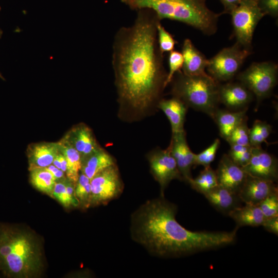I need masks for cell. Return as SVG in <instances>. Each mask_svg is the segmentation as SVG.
Returning <instances> with one entry per match:
<instances>
[{
	"mask_svg": "<svg viewBox=\"0 0 278 278\" xmlns=\"http://www.w3.org/2000/svg\"><path fill=\"white\" fill-rule=\"evenodd\" d=\"M58 143L60 151L67 162L66 178L75 184L81 169V156L64 136Z\"/></svg>",
	"mask_w": 278,
	"mask_h": 278,
	"instance_id": "24",
	"label": "cell"
},
{
	"mask_svg": "<svg viewBox=\"0 0 278 278\" xmlns=\"http://www.w3.org/2000/svg\"><path fill=\"white\" fill-rule=\"evenodd\" d=\"M132 10H153L161 20L169 19L191 26L206 36L214 34L222 13L210 9L206 0H120Z\"/></svg>",
	"mask_w": 278,
	"mask_h": 278,
	"instance_id": "4",
	"label": "cell"
},
{
	"mask_svg": "<svg viewBox=\"0 0 278 278\" xmlns=\"http://www.w3.org/2000/svg\"><path fill=\"white\" fill-rule=\"evenodd\" d=\"M90 206L106 204L122 192L123 184L116 164L95 175L91 180Z\"/></svg>",
	"mask_w": 278,
	"mask_h": 278,
	"instance_id": "9",
	"label": "cell"
},
{
	"mask_svg": "<svg viewBox=\"0 0 278 278\" xmlns=\"http://www.w3.org/2000/svg\"><path fill=\"white\" fill-rule=\"evenodd\" d=\"M220 140L216 138L213 143L199 153L195 154L194 165H201L204 167L210 166L214 160L220 145Z\"/></svg>",
	"mask_w": 278,
	"mask_h": 278,
	"instance_id": "32",
	"label": "cell"
},
{
	"mask_svg": "<svg viewBox=\"0 0 278 278\" xmlns=\"http://www.w3.org/2000/svg\"><path fill=\"white\" fill-rule=\"evenodd\" d=\"M247 109L239 111H229L218 109L213 117L217 124L221 137L227 140L232 131L245 119Z\"/></svg>",
	"mask_w": 278,
	"mask_h": 278,
	"instance_id": "22",
	"label": "cell"
},
{
	"mask_svg": "<svg viewBox=\"0 0 278 278\" xmlns=\"http://www.w3.org/2000/svg\"><path fill=\"white\" fill-rule=\"evenodd\" d=\"M91 192L90 179L80 172L75 183V195L81 207L86 208L90 206Z\"/></svg>",
	"mask_w": 278,
	"mask_h": 278,
	"instance_id": "28",
	"label": "cell"
},
{
	"mask_svg": "<svg viewBox=\"0 0 278 278\" xmlns=\"http://www.w3.org/2000/svg\"><path fill=\"white\" fill-rule=\"evenodd\" d=\"M31 184L39 191L51 197L56 184V180L46 168H36L29 170Z\"/></svg>",
	"mask_w": 278,
	"mask_h": 278,
	"instance_id": "25",
	"label": "cell"
},
{
	"mask_svg": "<svg viewBox=\"0 0 278 278\" xmlns=\"http://www.w3.org/2000/svg\"><path fill=\"white\" fill-rule=\"evenodd\" d=\"M59 152L58 142L30 144L26 150L29 170L48 166Z\"/></svg>",
	"mask_w": 278,
	"mask_h": 278,
	"instance_id": "16",
	"label": "cell"
},
{
	"mask_svg": "<svg viewBox=\"0 0 278 278\" xmlns=\"http://www.w3.org/2000/svg\"><path fill=\"white\" fill-rule=\"evenodd\" d=\"M277 191L275 182L247 174L238 196L245 204L258 205L267 196Z\"/></svg>",
	"mask_w": 278,
	"mask_h": 278,
	"instance_id": "15",
	"label": "cell"
},
{
	"mask_svg": "<svg viewBox=\"0 0 278 278\" xmlns=\"http://www.w3.org/2000/svg\"><path fill=\"white\" fill-rule=\"evenodd\" d=\"M250 176L276 182L278 179L277 159L261 146L252 147L249 162L242 167Z\"/></svg>",
	"mask_w": 278,
	"mask_h": 278,
	"instance_id": "11",
	"label": "cell"
},
{
	"mask_svg": "<svg viewBox=\"0 0 278 278\" xmlns=\"http://www.w3.org/2000/svg\"><path fill=\"white\" fill-rule=\"evenodd\" d=\"M262 226L267 231L278 235V216L265 218Z\"/></svg>",
	"mask_w": 278,
	"mask_h": 278,
	"instance_id": "37",
	"label": "cell"
},
{
	"mask_svg": "<svg viewBox=\"0 0 278 278\" xmlns=\"http://www.w3.org/2000/svg\"><path fill=\"white\" fill-rule=\"evenodd\" d=\"M247 120V119H245L232 131L229 137L226 140L230 145H250L249 142V129L248 127Z\"/></svg>",
	"mask_w": 278,
	"mask_h": 278,
	"instance_id": "30",
	"label": "cell"
},
{
	"mask_svg": "<svg viewBox=\"0 0 278 278\" xmlns=\"http://www.w3.org/2000/svg\"><path fill=\"white\" fill-rule=\"evenodd\" d=\"M183 64V58L181 52L174 50L169 52L168 56L169 72L167 73L166 86L170 83L175 74L182 70Z\"/></svg>",
	"mask_w": 278,
	"mask_h": 278,
	"instance_id": "35",
	"label": "cell"
},
{
	"mask_svg": "<svg viewBox=\"0 0 278 278\" xmlns=\"http://www.w3.org/2000/svg\"><path fill=\"white\" fill-rule=\"evenodd\" d=\"M272 132V126L265 121L256 120L249 129V142L252 147H260Z\"/></svg>",
	"mask_w": 278,
	"mask_h": 278,
	"instance_id": "27",
	"label": "cell"
},
{
	"mask_svg": "<svg viewBox=\"0 0 278 278\" xmlns=\"http://www.w3.org/2000/svg\"><path fill=\"white\" fill-rule=\"evenodd\" d=\"M161 20L152 10L136 11L134 22L116 32L112 66L122 121H140L154 114L167 86L164 54L159 47L157 26Z\"/></svg>",
	"mask_w": 278,
	"mask_h": 278,
	"instance_id": "1",
	"label": "cell"
},
{
	"mask_svg": "<svg viewBox=\"0 0 278 278\" xmlns=\"http://www.w3.org/2000/svg\"><path fill=\"white\" fill-rule=\"evenodd\" d=\"M253 96L252 93L240 82H228L219 85V102L231 111L247 109Z\"/></svg>",
	"mask_w": 278,
	"mask_h": 278,
	"instance_id": "14",
	"label": "cell"
},
{
	"mask_svg": "<svg viewBox=\"0 0 278 278\" xmlns=\"http://www.w3.org/2000/svg\"><path fill=\"white\" fill-rule=\"evenodd\" d=\"M114 164L116 163L114 158L101 147L82 158L80 172L91 180L97 173Z\"/></svg>",
	"mask_w": 278,
	"mask_h": 278,
	"instance_id": "21",
	"label": "cell"
},
{
	"mask_svg": "<svg viewBox=\"0 0 278 278\" xmlns=\"http://www.w3.org/2000/svg\"><path fill=\"white\" fill-rule=\"evenodd\" d=\"M258 205L265 218L278 216V191L267 196Z\"/></svg>",
	"mask_w": 278,
	"mask_h": 278,
	"instance_id": "34",
	"label": "cell"
},
{
	"mask_svg": "<svg viewBox=\"0 0 278 278\" xmlns=\"http://www.w3.org/2000/svg\"><path fill=\"white\" fill-rule=\"evenodd\" d=\"M44 268L40 241L26 229L0 223V271L11 278L39 276Z\"/></svg>",
	"mask_w": 278,
	"mask_h": 278,
	"instance_id": "3",
	"label": "cell"
},
{
	"mask_svg": "<svg viewBox=\"0 0 278 278\" xmlns=\"http://www.w3.org/2000/svg\"><path fill=\"white\" fill-rule=\"evenodd\" d=\"M177 206L161 196L148 200L132 214V238L151 254L178 257L232 244L234 233L226 231H192L176 219Z\"/></svg>",
	"mask_w": 278,
	"mask_h": 278,
	"instance_id": "2",
	"label": "cell"
},
{
	"mask_svg": "<svg viewBox=\"0 0 278 278\" xmlns=\"http://www.w3.org/2000/svg\"><path fill=\"white\" fill-rule=\"evenodd\" d=\"M147 159L151 172L160 186L161 196H164L165 189L171 181L183 180L169 147L152 150L148 154Z\"/></svg>",
	"mask_w": 278,
	"mask_h": 278,
	"instance_id": "10",
	"label": "cell"
},
{
	"mask_svg": "<svg viewBox=\"0 0 278 278\" xmlns=\"http://www.w3.org/2000/svg\"><path fill=\"white\" fill-rule=\"evenodd\" d=\"M168 147L183 180L188 183L193 178L191 169L194 164L195 153L188 145L185 131L172 133Z\"/></svg>",
	"mask_w": 278,
	"mask_h": 278,
	"instance_id": "13",
	"label": "cell"
},
{
	"mask_svg": "<svg viewBox=\"0 0 278 278\" xmlns=\"http://www.w3.org/2000/svg\"><path fill=\"white\" fill-rule=\"evenodd\" d=\"M157 40L159 49L163 54L173 50L177 43L172 35L161 23L157 26Z\"/></svg>",
	"mask_w": 278,
	"mask_h": 278,
	"instance_id": "33",
	"label": "cell"
},
{
	"mask_svg": "<svg viewBox=\"0 0 278 278\" xmlns=\"http://www.w3.org/2000/svg\"><path fill=\"white\" fill-rule=\"evenodd\" d=\"M230 15L236 42L243 48L251 50L254 30L265 16L258 0H241Z\"/></svg>",
	"mask_w": 278,
	"mask_h": 278,
	"instance_id": "7",
	"label": "cell"
},
{
	"mask_svg": "<svg viewBox=\"0 0 278 278\" xmlns=\"http://www.w3.org/2000/svg\"><path fill=\"white\" fill-rule=\"evenodd\" d=\"M223 6L222 14H230L239 5L241 0H219Z\"/></svg>",
	"mask_w": 278,
	"mask_h": 278,
	"instance_id": "38",
	"label": "cell"
},
{
	"mask_svg": "<svg viewBox=\"0 0 278 278\" xmlns=\"http://www.w3.org/2000/svg\"><path fill=\"white\" fill-rule=\"evenodd\" d=\"M229 156L237 165L241 167L249 162L251 157L252 146L239 145H230Z\"/></svg>",
	"mask_w": 278,
	"mask_h": 278,
	"instance_id": "31",
	"label": "cell"
},
{
	"mask_svg": "<svg viewBox=\"0 0 278 278\" xmlns=\"http://www.w3.org/2000/svg\"><path fill=\"white\" fill-rule=\"evenodd\" d=\"M188 183L193 189L203 195L218 185L216 171L211 166L205 167L197 177L192 178Z\"/></svg>",
	"mask_w": 278,
	"mask_h": 278,
	"instance_id": "26",
	"label": "cell"
},
{
	"mask_svg": "<svg viewBox=\"0 0 278 278\" xmlns=\"http://www.w3.org/2000/svg\"><path fill=\"white\" fill-rule=\"evenodd\" d=\"M277 71V65L273 62H254L237 75L239 82L256 97L257 107L276 86Z\"/></svg>",
	"mask_w": 278,
	"mask_h": 278,
	"instance_id": "6",
	"label": "cell"
},
{
	"mask_svg": "<svg viewBox=\"0 0 278 278\" xmlns=\"http://www.w3.org/2000/svg\"><path fill=\"white\" fill-rule=\"evenodd\" d=\"M252 51L243 48L236 42L225 47L208 59V74L218 82L228 81L238 73Z\"/></svg>",
	"mask_w": 278,
	"mask_h": 278,
	"instance_id": "8",
	"label": "cell"
},
{
	"mask_svg": "<svg viewBox=\"0 0 278 278\" xmlns=\"http://www.w3.org/2000/svg\"><path fill=\"white\" fill-rule=\"evenodd\" d=\"M83 158L101 147L91 129L84 123L73 126L64 135Z\"/></svg>",
	"mask_w": 278,
	"mask_h": 278,
	"instance_id": "17",
	"label": "cell"
},
{
	"mask_svg": "<svg viewBox=\"0 0 278 278\" xmlns=\"http://www.w3.org/2000/svg\"><path fill=\"white\" fill-rule=\"evenodd\" d=\"M183 64L182 72L185 75H205L208 59L193 44L189 39H185L182 45Z\"/></svg>",
	"mask_w": 278,
	"mask_h": 278,
	"instance_id": "18",
	"label": "cell"
},
{
	"mask_svg": "<svg viewBox=\"0 0 278 278\" xmlns=\"http://www.w3.org/2000/svg\"><path fill=\"white\" fill-rule=\"evenodd\" d=\"M204 196L216 210L227 215L242 202L238 194L218 185Z\"/></svg>",
	"mask_w": 278,
	"mask_h": 278,
	"instance_id": "19",
	"label": "cell"
},
{
	"mask_svg": "<svg viewBox=\"0 0 278 278\" xmlns=\"http://www.w3.org/2000/svg\"><path fill=\"white\" fill-rule=\"evenodd\" d=\"M66 179V177L56 181L51 197L56 199L65 207L79 206V202L77 198L69 195L67 192Z\"/></svg>",
	"mask_w": 278,
	"mask_h": 278,
	"instance_id": "29",
	"label": "cell"
},
{
	"mask_svg": "<svg viewBox=\"0 0 278 278\" xmlns=\"http://www.w3.org/2000/svg\"><path fill=\"white\" fill-rule=\"evenodd\" d=\"M236 222L237 227L262 225L265 217L257 204H245L234 209L229 215Z\"/></svg>",
	"mask_w": 278,
	"mask_h": 278,
	"instance_id": "23",
	"label": "cell"
},
{
	"mask_svg": "<svg viewBox=\"0 0 278 278\" xmlns=\"http://www.w3.org/2000/svg\"><path fill=\"white\" fill-rule=\"evenodd\" d=\"M215 171L218 185L238 194L247 176L241 166L224 154Z\"/></svg>",
	"mask_w": 278,
	"mask_h": 278,
	"instance_id": "12",
	"label": "cell"
},
{
	"mask_svg": "<svg viewBox=\"0 0 278 278\" xmlns=\"http://www.w3.org/2000/svg\"><path fill=\"white\" fill-rule=\"evenodd\" d=\"M157 108L161 110L168 119L172 133L184 131V125L188 107L179 99L172 97L170 99L162 98Z\"/></svg>",
	"mask_w": 278,
	"mask_h": 278,
	"instance_id": "20",
	"label": "cell"
},
{
	"mask_svg": "<svg viewBox=\"0 0 278 278\" xmlns=\"http://www.w3.org/2000/svg\"><path fill=\"white\" fill-rule=\"evenodd\" d=\"M45 168L51 173L56 181L62 180L66 177L64 175L65 172L64 171L56 167L53 164Z\"/></svg>",
	"mask_w": 278,
	"mask_h": 278,
	"instance_id": "39",
	"label": "cell"
},
{
	"mask_svg": "<svg viewBox=\"0 0 278 278\" xmlns=\"http://www.w3.org/2000/svg\"><path fill=\"white\" fill-rule=\"evenodd\" d=\"M170 83L172 97L181 100L188 108L203 112L213 118L220 103L219 82L207 73L189 76L180 71L175 74Z\"/></svg>",
	"mask_w": 278,
	"mask_h": 278,
	"instance_id": "5",
	"label": "cell"
},
{
	"mask_svg": "<svg viewBox=\"0 0 278 278\" xmlns=\"http://www.w3.org/2000/svg\"><path fill=\"white\" fill-rule=\"evenodd\" d=\"M58 157L61 165V169L65 173L67 169V162L64 156L60 152L58 154Z\"/></svg>",
	"mask_w": 278,
	"mask_h": 278,
	"instance_id": "40",
	"label": "cell"
},
{
	"mask_svg": "<svg viewBox=\"0 0 278 278\" xmlns=\"http://www.w3.org/2000/svg\"><path fill=\"white\" fill-rule=\"evenodd\" d=\"M259 6L264 15L273 17L278 15V0H258Z\"/></svg>",
	"mask_w": 278,
	"mask_h": 278,
	"instance_id": "36",
	"label": "cell"
},
{
	"mask_svg": "<svg viewBox=\"0 0 278 278\" xmlns=\"http://www.w3.org/2000/svg\"><path fill=\"white\" fill-rule=\"evenodd\" d=\"M2 34H3V31L0 28V39L2 37ZM0 78H1L2 79H3L4 80H5V78H4V77L3 76V75H2V74L1 73H0Z\"/></svg>",
	"mask_w": 278,
	"mask_h": 278,
	"instance_id": "41",
	"label": "cell"
}]
</instances>
